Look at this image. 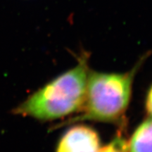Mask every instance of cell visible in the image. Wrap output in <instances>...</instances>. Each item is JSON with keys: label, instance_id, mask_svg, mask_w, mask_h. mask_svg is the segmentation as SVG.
<instances>
[{"label": "cell", "instance_id": "6da1fadb", "mask_svg": "<svg viewBox=\"0 0 152 152\" xmlns=\"http://www.w3.org/2000/svg\"><path fill=\"white\" fill-rule=\"evenodd\" d=\"M89 55L83 53L75 67L30 95L13 110L16 115L54 121L80 111L86 94Z\"/></svg>", "mask_w": 152, "mask_h": 152}, {"label": "cell", "instance_id": "7a4b0ae2", "mask_svg": "<svg viewBox=\"0 0 152 152\" xmlns=\"http://www.w3.org/2000/svg\"><path fill=\"white\" fill-rule=\"evenodd\" d=\"M149 54L142 56L130 71L124 73L90 71L81 113L64 121L59 127L85 121L120 125L126 123L124 115L130 103L134 76Z\"/></svg>", "mask_w": 152, "mask_h": 152}, {"label": "cell", "instance_id": "3957f363", "mask_svg": "<svg viewBox=\"0 0 152 152\" xmlns=\"http://www.w3.org/2000/svg\"><path fill=\"white\" fill-rule=\"evenodd\" d=\"M99 145V136L96 130L85 125H76L63 134L56 152H96Z\"/></svg>", "mask_w": 152, "mask_h": 152}, {"label": "cell", "instance_id": "277c9868", "mask_svg": "<svg viewBox=\"0 0 152 152\" xmlns=\"http://www.w3.org/2000/svg\"><path fill=\"white\" fill-rule=\"evenodd\" d=\"M130 152H152V118L140 123L129 141Z\"/></svg>", "mask_w": 152, "mask_h": 152}, {"label": "cell", "instance_id": "5b68a950", "mask_svg": "<svg viewBox=\"0 0 152 152\" xmlns=\"http://www.w3.org/2000/svg\"><path fill=\"white\" fill-rule=\"evenodd\" d=\"M126 124L120 125V128L113 140L106 146L99 148L96 152H130L129 141L126 136Z\"/></svg>", "mask_w": 152, "mask_h": 152}, {"label": "cell", "instance_id": "8992f818", "mask_svg": "<svg viewBox=\"0 0 152 152\" xmlns=\"http://www.w3.org/2000/svg\"><path fill=\"white\" fill-rule=\"evenodd\" d=\"M145 109L149 117L152 118V85L148 90L145 100Z\"/></svg>", "mask_w": 152, "mask_h": 152}]
</instances>
